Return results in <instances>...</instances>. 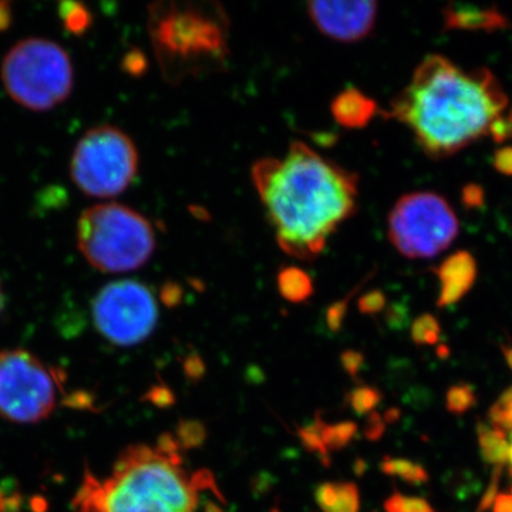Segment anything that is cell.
<instances>
[{
  "label": "cell",
  "mask_w": 512,
  "mask_h": 512,
  "mask_svg": "<svg viewBox=\"0 0 512 512\" xmlns=\"http://www.w3.org/2000/svg\"><path fill=\"white\" fill-rule=\"evenodd\" d=\"M251 175L276 242L301 261L318 258L357 210L359 177L302 141L285 157L256 161Z\"/></svg>",
  "instance_id": "cell-1"
},
{
  "label": "cell",
  "mask_w": 512,
  "mask_h": 512,
  "mask_svg": "<svg viewBox=\"0 0 512 512\" xmlns=\"http://www.w3.org/2000/svg\"><path fill=\"white\" fill-rule=\"evenodd\" d=\"M507 104L490 70H463L446 57L430 55L386 116L409 127L427 156L443 158L491 134Z\"/></svg>",
  "instance_id": "cell-2"
},
{
  "label": "cell",
  "mask_w": 512,
  "mask_h": 512,
  "mask_svg": "<svg viewBox=\"0 0 512 512\" xmlns=\"http://www.w3.org/2000/svg\"><path fill=\"white\" fill-rule=\"evenodd\" d=\"M200 491L194 476L185 473L183 457L136 444L121 453L106 480L87 473L73 507L76 512H195Z\"/></svg>",
  "instance_id": "cell-3"
},
{
  "label": "cell",
  "mask_w": 512,
  "mask_h": 512,
  "mask_svg": "<svg viewBox=\"0 0 512 512\" xmlns=\"http://www.w3.org/2000/svg\"><path fill=\"white\" fill-rule=\"evenodd\" d=\"M229 16L214 0H163L150 6L148 32L161 73L178 86L227 67Z\"/></svg>",
  "instance_id": "cell-4"
},
{
  "label": "cell",
  "mask_w": 512,
  "mask_h": 512,
  "mask_svg": "<svg viewBox=\"0 0 512 512\" xmlns=\"http://www.w3.org/2000/svg\"><path fill=\"white\" fill-rule=\"evenodd\" d=\"M77 247L97 271L123 274L147 264L156 249V234L143 215L110 202L80 215Z\"/></svg>",
  "instance_id": "cell-5"
},
{
  "label": "cell",
  "mask_w": 512,
  "mask_h": 512,
  "mask_svg": "<svg viewBox=\"0 0 512 512\" xmlns=\"http://www.w3.org/2000/svg\"><path fill=\"white\" fill-rule=\"evenodd\" d=\"M10 99L32 111H49L72 94L74 70L69 53L52 40H20L5 56L0 69Z\"/></svg>",
  "instance_id": "cell-6"
},
{
  "label": "cell",
  "mask_w": 512,
  "mask_h": 512,
  "mask_svg": "<svg viewBox=\"0 0 512 512\" xmlns=\"http://www.w3.org/2000/svg\"><path fill=\"white\" fill-rule=\"evenodd\" d=\"M138 171V153L133 140L120 128H90L70 161V177L87 197L111 198L133 183Z\"/></svg>",
  "instance_id": "cell-7"
},
{
  "label": "cell",
  "mask_w": 512,
  "mask_h": 512,
  "mask_svg": "<svg viewBox=\"0 0 512 512\" xmlns=\"http://www.w3.org/2000/svg\"><path fill=\"white\" fill-rule=\"evenodd\" d=\"M62 377L28 350L0 352V417L39 423L56 409Z\"/></svg>",
  "instance_id": "cell-8"
},
{
  "label": "cell",
  "mask_w": 512,
  "mask_h": 512,
  "mask_svg": "<svg viewBox=\"0 0 512 512\" xmlns=\"http://www.w3.org/2000/svg\"><path fill=\"white\" fill-rule=\"evenodd\" d=\"M389 239L407 258H433L450 247L458 220L450 204L434 192L404 195L390 211Z\"/></svg>",
  "instance_id": "cell-9"
},
{
  "label": "cell",
  "mask_w": 512,
  "mask_h": 512,
  "mask_svg": "<svg viewBox=\"0 0 512 512\" xmlns=\"http://www.w3.org/2000/svg\"><path fill=\"white\" fill-rule=\"evenodd\" d=\"M92 315L104 339L117 346H134L156 329L158 305L146 285L123 279L100 289L93 299Z\"/></svg>",
  "instance_id": "cell-10"
},
{
  "label": "cell",
  "mask_w": 512,
  "mask_h": 512,
  "mask_svg": "<svg viewBox=\"0 0 512 512\" xmlns=\"http://www.w3.org/2000/svg\"><path fill=\"white\" fill-rule=\"evenodd\" d=\"M313 25L320 33L352 43L365 39L373 32L377 18L376 2H309L306 5Z\"/></svg>",
  "instance_id": "cell-11"
},
{
  "label": "cell",
  "mask_w": 512,
  "mask_h": 512,
  "mask_svg": "<svg viewBox=\"0 0 512 512\" xmlns=\"http://www.w3.org/2000/svg\"><path fill=\"white\" fill-rule=\"evenodd\" d=\"M440 281L437 306L446 308L463 299L477 278V264L468 252L451 255L436 269Z\"/></svg>",
  "instance_id": "cell-12"
},
{
  "label": "cell",
  "mask_w": 512,
  "mask_h": 512,
  "mask_svg": "<svg viewBox=\"0 0 512 512\" xmlns=\"http://www.w3.org/2000/svg\"><path fill=\"white\" fill-rule=\"evenodd\" d=\"M330 111L340 126L356 130L366 127L376 116L377 103L355 87H349L333 99Z\"/></svg>",
  "instance_id": "cell-13"
},
{
  "label": "cell",
  "mask_w": 512,
  "mask_h": 512,
  "mask_svg": "<svg viewBox=\"0 0 512 512\" xmlns=\"http://www.w3.org/2000/svg\"><path fill=\"white\" fill-rule=\"evenodd\" d=\"M444 22L448 29L505 28L508 20L498 9H483L467 3H450L444 10Z\"/></svg>",
  "instance_id": "cell-14"
},
{
  "label": "cell",
  "mask_w": 512,
  "mask_h": 512,
  "mask_svg": "<svg viewBox=\"0 0 512 512\" xmlns=\"http://www.w3.org/2000/svg\"><path fill=\"white\" fill-rule=\"evenodd\" d=\"M322 512H359L360 494L355 483H323L315 491Z\"/></svg>",
  "instance_id": "cell-15"
},
{
  "label": "cell",
  "mask_w": 512,
  "mask_h": 512,
  "mask_svg": "<svg viewBox=\"0 0 512 512\" xmlns=\"http://www.w3.org/2000/svg\"><path fill=\"white\" fill-rule=\"evenodd\" d=\"M478 447L484 463L494 467H504L510 460V444L507 441V433L498 427L488 424H477Z\"/></svg>",
  "instance_id": "cell-16"
},
{
  "label": "cell",
  "mask_w": 512,
  "mask_h": 512,
  "mask_svg": "<svg viewBox=\"0 0 512 512\" xmlns=\"http://www.w3.org/2000/svg\"><path fill=\"white\" fill-rule=\"evenodd\" d=\"M278 289L286 301L301 303L313 295V282L311 276L298 266H286L279 271Z\"/></svg>",
  "instance_id": "cell-17"
},
{
  "label": "cell",
  "mask_w": 512,
  "mask_h": 512,
  "mask_svg": "<svg viewBox=\"0 0 512 512\" xmlns=\"http://www.w3.org/2000/svg\"><path fill=\"white\" fill-rule=\"evenodd\" d=\"M380 471L386 476L397 477L410 485H423L429 483L430 476L426 468L416 461L407 458L386 456L380 463Z\"/></svg>",
  "instance_id": "cell-18"
},
{
  "label": "cell",
  "mask_w": 512,
  "mask_h": 512,
  "mask_svg": "<svg viewBox=\"0 0 512 512\" xmlns=\"http://www.w3.org/2000/svg\"><path fill=\"white\" fill-rule=\"evenodd\" d=\"M325 424V421L320 419L318 414V416L315 417V420L311 421V423L306 424V426L299 427L298 437L299 440L302 441L303 447H305L306 450L311 451L313 454H318L320 461H322L325 466H329V451L326 450L322 437L323 427H325Z\"/></svg>",
  "instance_id": "cell-19"
},
{
  "label": "cell",
  "mask_w": 512,
  "mask_h": 512,
  "mask_svg": "<svg viewBox=\"0 0 512 512\" xmlns=\"http://www.w3.org/2000/svg\"><path fill=\"white\" fill-rule=\"evenodd\" d=\"M477 404V394L474 387L468 383L453 384L446 393V409L448 413L466 414Z\"/></svg>",
  "instance_id": "cell-20"
},
{
  "label": "cell",
  "mask_w": 512,
  "mask_h": 512,
  "mask_svg": "<svg viewBox=\"0 0 512 512\" xmlns=\"http://www.w3.org/2000/svg\"><path fill=\"white\" fill-rule=\"evenodd\" d=\"M357 424L353 421H342V423L325 424L323 427V444L326 450L339 451L346 448L355 439Z\"/></svg>",
  "instance_id": "cell-21"
},
{
  "label": "cell",
  "mask_w": 512,
  "mask_h": 512,
  "mask_svg": "<svg viewBox=\"0 0 512 512\" xmlns=\"http://www.w3.org/2000/svg\"><path fill=\"white\" fill-rule=\"evenodd\" d=\"M382 392L372 386H357L349 393L348 403L359 417L369 416L382 403Z\"/></svg>",
  "instance_id": "cell-22"
},
{
  "label": "cell",
  "mask_w": 512,
  "mask_h": 512,
  "mask_svg": "<svg viewBox=\"0 0 512 512\" xmlns=\"http://www.w3.org/2000/svg\"><path fill=\"white\" fill-rule=\"evenodd\" d=\"M207 427L198 420H181L175 430V439L184 450H195L207 441Z\"/></svg>",
  "instance_id": "cell-23"
},
{
  "label": "cell",
  "mask_w": 512,
  "mask_h": 512,
  "mask_svg": "<svg viewBox=\"0 0 512 512\" xmlns=\"http://www.w3.org/2000/svg\"><path fill=\"white\" fill-rule=\"evenodd\" d=\"M441 326L439 320L429 313H424L414 320L412 325V340L417 346H433L439 342Z\"/></svg>",
  "instance_id": "cell-24"
},
{
  "label": "cell",
  "mask_w": 512,
  "mask_h": 512,
  "mask_svg": "<svg viewBox=\"0 0 512 512\" xmlns=\"http://www.w3.org/2000/svg\"><path fill=\"white\" fill-rule=\"evenodd\" d=\"M60 16H62L66 29L69 32L76 33V35L83 33L92 23V15H90L89 10L80 3H63L60 6Z\"/></svg>",
  "instance_id": "cell-25"
},
{
  "label": "cell",
  "mask_w": 512,
  "mask_h": 512,
  "mask_svg": "<svg viewBox=\"0 0 512 512\" xmlns=\"http://www.w3.org/2000/svg\"><path fill=\"white\" fill-rule=\"evenodd\" d=\"M488 417L491 420V426L498 429L512 431V386L508 387L500 399L491 406Z\"/></svg>",
  "instance_id": "cell-26"
},
{
  "label": "cell",
  "mask_w": 512,
  "mask_h": 512,
  "mask_svg": "<svg viewBox=\"0 0 512 512\" xmlns=\"http://www.w3.org/2000/svg\"><path fill=\"white\" fill-rule=\"evenodd\" d=\"M386 512H434L433 507L420 497L394 493L384 501Z\"/></svg>",
  "instance_id": "cell-27"
},
{
  "label": "cell",
  "mask_w": 512,
  "mask_h": 512,
  "mask_svg": "<svg viewBox=\"0 0 512 512\" xmlns=\"http://www.w3.org/2000/svg\"><path fill=\"white\" fill-rule=\"evenodd\" d=\"M386 305V295L379 289L365 293L357 302L359 311L365 313V315H376V313L382 312Z\"/></svg>",
  "instance_id": "cell-28"
},
{
  "label": "cell",
  "mask_w": 512,
  "mask_h": 512,
  "mask_svg": "<svg viewBox=\"0 0 512 512\" xmlns=\"http://www.w3.org/2000/svg\"><path fill=\"white\" fill-rule=\"evenodd\" d=\"M353 293H350L348 298L343 299V301L333 303L332 306H329L328 311H326V323H328L329 329L333 333H338L342 329L343 320H345L346 312H348L349 308L350 296Z\"/></svg>",
  "instance_id": "cell-29"
},
{
  "label": "cell",
  "mask_w": 512,
  "mask_h": 512,
  "mask_svg": "<svg viewBox=\"0 0 512 512\" xmlns=\"http://www.w3.org/2000/svg\"><path fill=\"white\" fill-rule=\"evenodd\" d=\"M184 375L191 382H200L204 379L205 373H207V366H205L204 360L198 355V353H191L185 357L183 363Z\"/></svg>",
  "instance_id": "cell-30"
},
{
  "label": "cell",
  "mask_w": 512,
  "mask_h": 512,
  "mask_svg": "<svg viewBox=\"0 0 512 512\" xmlns=\"http://www.w3.org/2000/svg\"><path fill=\"white\" fill-rule=\"evenodd\" d=\"M501 473H503V467L494 468L493 474H491L490 485H488L487 491H485L483 498H481L480 504H478L477 512H487L490 510L491 505H493L495 501V497L498 495Z\"/></svg>",
  "instance_id": "cell-31"
},
{
  "label": "cell",
  "mask_w": 512,
  "mask_h": 512,
  "mask_svg": "<svg viewBox=\"0 0 512 512\" xmlns=\"http://www.w3.org/2000/svg\"><path fill=\"white\" fill-rule=\"evenodd\" d=\"M340 363H342L343 370H345L352 379H356L363 365H365V356H363V353L357 352V350H345V352L340 355Z\"/></svg>",
  "instance_id": "cell-32"
},
{
  "label": "cell",
  "mask_w": 512,
  "mask_h": 512,
  "mask_svg": "<svg viewBox=\"0 0 512 512\" xmlns=\"http://www.w3.org/2000/svg\"><path fill=\"white\" fill-rule=\"evenodd\" d=\"M147 397L151 403L156 404L160 409H168V407L174 406L175 404L173 390L168 389L164 384L153 387V389L148 392Z\"/></svg>",
  "instance_id": "cell-33"
},
{
  "label": "cell",
  "mask_w": 512,
  "mask_h": 512,
  "mask_svg": "<svg viewBox=\"0 0 512 512\" xmlns=\"http://www.w3.org/2000/svg\"><path fill=\"white\" fill-rule=\"evenodd\" d=\"M387 423L384 421L382 414L373 412L369 414L365 427V436L367 440L377 441L382 439L384 431H386Z\"/></svg>",
  "instance_id": "cell-34"
},
{
  "label": "cell",
  "mask_w": 512,
  "mask_h": 512,
  "mask_svg": "<svg viewBox=\"0 0 512 512\" xmlns=\"http://www.w3.org/2000/svg\"><path fill=\"white\" fill-rule=\"evenodd\" d=\"M161 301L168 308H175V306L180 305L181 301H183V289L177 284L165 285L163 291H161Z\"/></svg>",
  "instance_id": "cell-35"
},
{
  "label": "cell",
  "mask_w": 512,
  "mask_h": 512,
  "mask_svg": "<svg viewBox=\"0 0 512 512\" xmlns=\"http://www.w3.org/2000/svg\"><path fill=\"white\" fill-rule=\"evenodd\" d=\"M494 165L500 173L512 175V148L505 147L495 153Z\"/></svg>",
  "instance_id": "cell-36"
},
{
  "label": "cell",
  "mask_w": 512,
  "mask_h": 512,
  "mask_svg": "<svg viewBox=\"0 0 512 512\" xmlns=\"http://www.w3.org/2000/svg\"><path fill=\"white\" fill-rule=\"evenodd\" d=\"M387 323H389L390 328L394 330L403 329L404 326L407 325L406 311H404L402 306H393V308L390 309L389 316H387Z\"/></svg>",
  "instance_id": "cell-37"
},
{
  "label": "cell",
  "mask_w": 512,
  "mask_h": 512,
  "mask_svg": "<svg viewBox=\"0 0 512 512\" xmlns=\"http://www.w3.org/2000/svg\"><path fill=\"white\" fill-rule=\"evenodd\" d=\"M127 62H133L130 66H126L128 72L133 74H140L143 72L144 67H146V59H144L143 55H138V53H133V55L127 56Z\"/></svg>",
  "instance_id": "cell-38"
},
{
  "label": "cell",
  "mask_w": 512,
  "mask_h": 512,
  "mask_svg": "<svg viewBox=\"0 0 512 512\" xmlns=\"http://www.w3.org/2000/svg\"><path fill=\"white\" fill-rule=\"evenodd\" d=\"M494 512H512V494H498L494 501Z\"/></svg>",
  "instance_id": "cell-39"
},
{
  "label": "cell",
  "mask_w": 512,
  "mask_h": 512,
  "mask_svg": "<svg viewBox=\"0 0 512 512\" xmlns=\"http://www.w3.org/2000/svg\"><path fill=\"white\" fill-rule=\"evenodd\" d=\"M464 201L470 205H481V202H483V192L476 185H470V187L466 188Z\"/></svg>",
  "instance_id": "cell-40"
},
{
  "label": "cell",
  "mask_w": 512,
  "mask_h": 512,
  "mask_svg": "<svg viewBox=\"0 0 512 512\" xmlns=\"http://www.w3.org/2000/svg\"><path fill=\"white\" fill-rule=\"evenodd\" d=\"M10 22H12L10 5L6 2H0V30L8 29Z\"/></svg>",
  "instance_id": "cell-41"
},
{
  "label": "cell",
  "mask_w": 512,
  "mask_h": 512,
  "mask_svg": "<svg viewBox=\"0 0 512 512\" xmlns=\"http://www.w3.org/2000/svg\"><path fill=\"white\" fill-rule=\"evenodd\" d=\"M399 417H400L399 410H397V409H390L389 412L384 414L383 419H384V421H386V423H393V421L399 420Z\"/></svg>",
  "instance_id": "cell-42"
},
{
  "label": "cell",
  "mask_w": 512,
  "mask_h": 512,
  "mask_svg": "<svg viewBox=\"0 0 512 512\" xmlns=\"http://www.w3.org/2000/svg\"><path fill=\"white\" fill-rule=\"evenodd\" d=\"M501 349H503L505 362H507V365L512 370V346H503Z\"/></svg>",
  "instance_id": "cell-43"
},
{
  "label": "cell",
  "mask_w": 512,
  "mask_h": 512,
  "mask_svg": "<svg viewBox=\"0 0 512 512\" xmlns=\"http://www.w3.org/2000/svg\"><path fill=\"white\" fill-rule=\"evenodd\" d=\"M5 305H6V296H5V292H3L2 282H0V313H2L3 309H5Z\"/></svg>",
  "instance_id": "cell-44"
},
{
  "label": "cell",
  "mask_w": 512,
  "mask_h": 512,
  "mask_svg": "<svg viewBox=\"0 0 512 512\" xmlns=\"http://www.w3.org/2000/svg\"><path fill=\"white\" fill-rule=\"evenodd\" d=\"M205 512H224L221 510L220 507H218L217 504L207 503L205 505Z\"/></svg>",
  "instance_id": "cell-45"
},
{
  "label": "cell",
  "mask_w": 512,
  "mask_h": 512,
  "mask_svg": "<svg viewBox=\"0 0 512 512\" xmlns=\"http://www.w3.org/2000/svg\"><path fill=\"white\" fill-rule=\"evenodd\" d=\"M505 120H507L508 126H510L511 137H512V110H511L510 116H508V119H505Z\"/></svg>",
  "instance_id": "cell-46"
},
{
  "label": "cell",
  "mask_w": 512,
  "mask_h": 512,
  "mask_svg": "<svg viewBox=\"0 0 512 512\" xmlns=\"http://www.w3.org/2000/svg\"><path fill=\"white\" fill-rule=\"evenodd\" d=\"M510 458H511V463H512V446L510 447Z\"/></svg>",
  "instance_id": "cell-47"
},
{
  "label": "cell",
  "mask_w": 512,
  "mask_h": 512,
  "mask_svg": "<svg viewBox=\"0 0 512 512\" xmlns=\"http://www.w3.org/2000/svg\"><path fill=\"white\" fill-rule=\"evenodd\" d=\"M512 491V490H511Z\"/></svg>",
  "instance_id": "cell-48"
},
{
  "label": "cell",
  "mask_w": 512,
  "mask_h": 512,
  "mask_svg": "<svg viewBox=\"0 0 512 512\" xmlns=\"http://www.w3.org/2000/svg\"><path fill=\"white\" fill-rule=\"evenodd\" d=\"M376 512V511H375Z\"/></svg>",
  "instance_id": "cell-49"
}]
</instances>
